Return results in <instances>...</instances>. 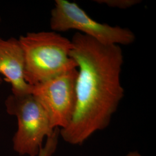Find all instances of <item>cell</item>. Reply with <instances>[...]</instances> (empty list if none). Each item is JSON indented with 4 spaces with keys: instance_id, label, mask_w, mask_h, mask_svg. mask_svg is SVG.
<instances>
[{
    "instance_id": "obj_5",
    "label": "cell",
    "mask_w": 156,
    "mask_h": 156,
    "mask_svg": "<svg viewBox=\"0 0 156 156\" xmlns=\"http://www.w3.org/2000/svg\"><path fill=\"white\" fill-rule=\"evenodd\" d=\"M77 75L75 68L32 87L31 94L45 109L54 128H66L71 120Z\"/></svg>"
},
{
    "instance_id": "obj_6",
    "label": "cell",
    "mask_w": 156,
    "mask_h": 156,
    "mask_svg": "<svg viewBox=\"0 0 156 156\" xmlns=\"http://www.w3.org/2000/svg\"><path fill=\"white\" fill-rule=\"evenodd\" d=\"M24 72V56L19 39L0 38V73L11 84L13 94L31 93L33 86L25 80Z\"/></svg>"
},
{
    "instance_id": "obj_2",
    "label": "cell",
    "mask_w": 156,
    "mask_h": 156,
    "mask_svg": "<svg viewBox=\"0 0 156 156\" xmlns=\"http://www.w3.org/2000/svg\"><path fill=\"white\" fill-rule=\"evenodd\" d=\"M24 56L25 80L33 86L77 68L71 40L55 31L28 33L19 38Z\"/></svg>"
},
{
    "instance_id": "obj_8",
    "label": "cell",
    "mask_w": 156,
    "mask_h": 156,
    "mask_svg": "<svg viewBox=\"0 0 156 156\" xmlns=\"http://www.w3.org/2000/svg\"><path fill=\"white\" fill-rule=\"evenodd\" d=\"M95 1L100 4L121 9L130 8L141 2L140 0H96Z\"/></svg>"
},
{
    "instance_id": "obj_1",
    "label": "cell",
    "mask_w": 156,
    "mask_h": 156,
    "mask_svg": "<svg viewBox=\"0 0 156 156\" xmlns=\"http://www.w3.org/2000/svg\"><path fill=\"white\" fill-rule=\"evenodd\" d=\"M71 40L70 56L78 70L76 103L71 122L60 135L67 143L81 145L106 128L117 111L124 93L120 81L124 56L120 46L104 45L78 32Z\"/></svg>"
},
{
    "instance_id": "obj_10",
    "label": "cell",
    "mask_w": 156,
    "mask_h": 156,
    "mask_svg": "<svg viewBox=\"0 0 156 156\" xmlns=\"http://www.w3.org/2000/svg\"><path fill=\"white\" fill-rule=\"evenodd\" d=\"M0 22H1V17H0ZM2 81H3L2 79L0 76V84L2 83Z\"/></svg>"
},
{
    "instance_id": "obj_4",
    "label": "cell",
    "mask_w": 156,
    "mask_h": 156,
    "mask_svg": "<svg viewBox=\"0 0 156 156\" xmlns=\"http://www.w3.org/2000/svg\"><path fill=\"white\" fill-rule=\"evenodd\" d=\"M50 26L56 33L76 30L104 45H131L136 38L129 29L98 22L76 3L67 0L55 1L51 11Z\"/></svg>"
},
{
    "instance_id": "obj_3",
    "label": "cell",
    "mask_w": 156,
    "mask_h": 156,
    "mask_svg": "<svg viewBox=\"0 0 156 156\" xmlns=\"http://www.w3.org/2000/svg\"><path fill=\"white\" fill-rule=\"evenodd\" d=\"M5 105L7 113L17 120L13 138L14 151L22 156H38L44 140L55 129L45 109L31 93L9 95Z\"/></svg>"
},
{
    "instance_id": "obj_7",
    "label": "cell",
    "mask_w": 156,
    "mask_h": 156,
    "mask_svg": "<svg viewBox=\"0 0 156 156\" xmlns=\"http://www.w3.org/2000/svg\"><path fill=\"white\" fill-rule=\"evenodd\" d=\"M59 135L60 128H55L53 134L47 138L45 146L41 148L38 156H51L57 147Z\"/></svg>"
},
{
    "instance_id": "obj_9",
    "label": "cell",
    "mask_w": 156,
    "mask_h": 156,
    "mask_svg": "<svg viewBox=\"0 0 156 156\" xmlns=\"http://www.w3.org/2000/svg\"><path fill=\"white\" fill-rule=\"evenodd\" d=\"M126 156H142L137 151H130Z\"/></svg>"
}]
</instances>
